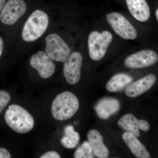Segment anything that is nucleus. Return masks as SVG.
<instances>
[{
    "label": "nucleus",
    "instance_id": "f257e3e1",
    "mask_svg": "<svg viewBox=\"0 0 158 158\" xmlns=\"http://www.w3.org/2000/svg\"><path fill=\"white\" fill-rule=\"evenodd\" d=\"M7 124L20 134L29 132L34 127V118L24 108L16 104L9 106L5 116Z\"/></svg>",
    "mask_w": 158,
    "mask_h": 158
},
{
    "label": "nucleus",
    "instance_id": "f03ea898",
    "mask_svg": "<svg viewBox=\"0 0 158 158\" xmlns=\"http://www.w3.org/2000/svg\"><path fill=\"white\" fill-rule=\"evenodd\" d=\"M79 102L77 96L70 91L58 94L52 104V115L55 119L64 121L73 117L79 110Z\"/></svg>",
    "mask_w": 158,
    "mask_h": 158
},
{
    "label": "nucleus",
    "instance_id": "7ed1b4c3",
    "mask_svg": "<svg viewBox=\"0 0 158 158\" xmlns=\"http://www.w3.org/2000/svg\"><path fill=\"white\" fill-rule=\"evenodd\" d=\"M48 25V15L41 10H35L25 23L22 32V38L26 42L35 41L44 34Z\"/></svg>",
    "mask_w": 158,
    "mask_h": 158
},
{
    "label": "nucleus",
    "instance_id": "20e7f679",
    "mask_svg": "<svg viewBox=\"0 0 158 158\" xmlns=\"http://www.w3.org/2000/svg\"><path fill=\"white\" fill-rule=\"evenodd\" d=\"M113 39V35L108 31H103L101 33L97 31L91 32L88 38L89 54L91 59L99 61L102 59Z\"/></svg>",
    "mask_w": 158,
    "mask_h": 158
},
{
    "label": "nucleus",
    "instance_id": "39448f33",
    "mask_svg": "<svg viewBox=\"0 0 158 158\" xmlns=\"http://www.w3.org/2000/svg\"><path fill=\"white\" fill-rule=\"evenodd\" d=\"M45 52L53 60L64 62L71 53L65 40L56 34H51L45 38Z\"/></svg>",
    "mask_w": 158,
    "mask_h": 158
},
{
    "label": "nucleus",
    "instance_id": "423d86ee",
    "mask_svg": "<svg viewBox=\"0 0 158 158\" xmlns=\"http://www.w3.org/2000/svg\"><path fill=\"white\" fill-rule=\"evenodd\" d=\"M106 18L113 31L122 38L134 40L138 36L135 28L123 15L113 12L106 15Z\"/></svg>",
    "mask_w": 158,
    "mask_h": 158
},
{
    "label": "nucleus",
    "instance_id": "0eeeda50",
    "mask_svg": "<svg viewBox=\"0 0 158 158\" xmlns=\"http://www.w3.org/2000/svg\"><path fill=\"white\" fill-rule=\"evenodd\" d=\"M27 5L23 0H9L0 12V21L6 25H12L27 11Z\"/></svg>",
    "mask_w": 158,
    "mask_h": 158
},
{
    "label": "nucleus",
    "instance_id": "6e6552de",
    "mask_svg": "<svg viewBox=\"0 0 158 158\" xmlns=\"http://www.w3.org/2000/svg\"><path fill=\"white\" fill-rule=\"evenodd\" d=\"M63 66V74L66 81L70 85H74L81 77L83 57L78 52L70 53L65 61Z\"/></svg>",
    "mask_w": 158,
    "mask_h": 158
},
{
    "label": "nucleus",
    "instance_id": "1a4fd4ad",
    "mask_svg": "<svg viewBox=\"0 0 158 158\" xmlns=\"http://www.w3.org/2000/svg\"><path fill=\"white\" fill-rule=\"evenodd\" d=\"M30 63L33 68L37 71L42 78L51 77L56 70L53 60L43 51H38L36 53L33 54L30 58Z\"/></svg>",
    "mask_w": 158,
    "mask_h": 158
},
{
    "label": "nucleus",
    "instance_id": "9d476101",
    "mask_svg": "<svg viewBox=\"0 0 158 158\" xmlns=\"http://www.w3.org/2000/svg\"><path fill=\"white\" fill-rule=\"evenodd\" d=\"M158 60V55L154 51L144 50L127 57L124 60V65L128 68H143L154 65Z\"/></svg>",
    "mask_w": 158,
    "mask_h": 158
},
{
    "label": "nucleus",
    "instance_id": "9b49d317",
    "mask_svg": "<svg viewBox=\"0 0 158 158\" xmlns=\"http://www.w3.org/2000/svg\"><path fill=\"white\" fill-rule=\"evenodd\" d=\"M118 125L136 138L140 136L139 130L147 131L150 129L149 123L146 120H138L132 114H127L122 116L118 122Z\"/></svg>",
    "mask_w": 158,
    "mask_h": 158
},
{
    "label": "nucleus",
    "instance_id": "f8f14e48",
    "mask_svg": "<svg viewBox=\"0 0 158 158\" xmlns=\"http://www.w3.org/2000/svg\"><path fill=\"white\" fill-rule=\"evenodd\" d=\"M156 81V77L154 75H148L128 85L125 90L126 94L131 98L140 96L149 90L155 84Z\"/></svg>",
    "mask_w": 158,
    "mask_h": 158
},
{
    "label": "nucleus",
    "instance_id": "ddd939ff",
    "mask_svg": "<svg viewBox=\"0 0 158 158\" xmlns=\"http://www.w3.org/2000/svg\"><path fill=\"white\" fill-rule=\"evenodd\" d=\"M120 107V103L118 100L108 97L99 101L94 109L100 118L106 119L118 113Z\"/></svg>",
    "mask_w": 158,
    "mask_h": 158
},
{
    "label": "nucleus",
    "instance_id": "4468645a",
    "mask_svg": "<svg viewBox=\"0 0 158 158\" xmlns=\"http://www.w3.org/2000/svg\"><path fill=\"white\" fill-rule=\"evenodd\" d=\"M128 9L133 17L141 22L150 16V10L146 0H126Z\"/></svg>",
    "mask_w": 158,
    "mask_h": 158
},
{
    "label": "nucleus",
    "instance_id": "2eb2a0df",
    "mask_svg": "<svg viewBox=\"0 0 158 158\" xmlns=\"http://www.w3.org/2000/svg\"><path fill=\"white\" fill-rule=\"evenodd\" d=\"M87 136L88 142L94 155L98 158H108L109 156V150L104 144L103 137L100 133L96 130L92 129L88 132Z\"/></svg>",
    "mask_w": 158,
    "mask_h": 158
},
{
    "label": "nucleus",
    "instance_id": "dca6fc26",
    "mask_svg": "<svg viewBox=\"0 0 158 158\" xmlns=\"http://www.w3.org/2000/svg\"><path fill=\"white\" fill-rule=\"evenodd\" d=\"M122 138L133 155L138 158H151L149 152L146 148L131 133L126 132L123 133Z\"/></svg>",
    "mask_w": 158,
    "mask_h": 158
},
{
    "label": "nucleus",
    "instance_id": "f3484780",
    "mask_svg": "<svg viewBox=\"0 0 158 158\" xmlns=\"http://www.w3.org/2000/svg\"><path fill=\"white\" fill-rule=\"evenodd\" d=\"M133 81V78L126 73L117 74L113 76L106 85V89L112 92L122 91Z\"/></svg>",
    "mask_w": 158,
    "mask_h": 158
},
{
    "label": "nucleus",
    "instance_id": "a211bd4d",
    "mask_svg": "<svg viewBox=\"0 0 158 158\" xmlns=\"http://www.w3.org/2000/svg\"><path fill=\"white\" fill-rule=\"evenodd\" d=\"M64 136L61 139L63 147L68 149H73L77 146L80 140V135L74 129L73 126L69 125L64 128Z\"/></svg>",
    "mask_w": 158,
    "mask_h": 158
},
{
    "label": "nucleus",
    "instance_id": "6ab92c4d",
    "mask_svg": "<svg viewBox=\"0 0 158 158\" xmlns=\"http://www.w3.org/2000/svg\"><path fill=\"white\" fill-rule=\"evenodd\" d=\"M75 158H94L93 151L88 141H85L74 154Z\"/></svg>",
    "mask_w": 158,
    "mask_h": 158
},
{
    "label": "nucleus",
    "instance_id": "aec40b11",
    "mask_svg": "<svg viewBox=\"0 0 158 158\" xmlns=\"http://www.w3.org/2000/svg\"><path fill=\"white\" fill-rule=\"evenodd\" d=\"M11 101L9 94L5 90H0V114Z\"/></svg>",
    "mask_w": 158,
    "mask_h": 158
},
{
    "label": "nucleus",
    "instance_id": "412c9836",
    "mask_svg": "<svg viewBox=\"0 0 158 158\" xmlns=\"http://www.w3.org/2000/svg\"><path fill=\"white\" fill-rule=\"evenodd\" d=\"M61 157L59 153L54 151H51L44 154L40 158H60Z\"/></svg>",
    "mask_w": 158,
    "mask_h": 158
},
{
    "label": "nucleus",
    "instance_id": "4be33fe9",
    "mask_svg": "<svg viewBox=\"0 0 158 158\" xmlns=\"http://www.w3.org/2000/svg\"><path fill=\"white\" fill-rule=\"evenodd\" d=\"M11 155L8 150L3 148H0V158H10Z\"/></svg>",
    "mask_w": 158,
    "mask_h": 158
},
{
    "label": "nucleus",
    "instance_id": "5701e85b",
    "mask_svg": "<svg viewBox=\"0 0 158 158\" xmlns=\"http://www.w3.org/2000/svg\"><path fill=\"white\" fill-rule=\"evenodd\" d=\"M4 42L2 37L0 36V58L2 56L4 51Z\"/></svg>",
    "mask_w": 158,
    "mask_h": 158
},
{
    "label": "nucleus",
    "instance_id": "b1692460",
    "mask_svg": "<svg viewBox=\"0 0 158 158\" xmlns=\"http://www.w3.org/2000/svg\"><path fill=\"white\" fill-rule=\"evenodd\" d=\"M6 2V0H0V12Z\"/></svg>",
    "mask_w": 158,
    "mask_h": 158
},
{
    "label": "nucleus",
    "instance_id": "393cba45",
    "mask_svg": "<svg viewBox=\"0 0 158 158\" xmlns=\"http://www.w3.org/2000/svg\"><path fill=\"white\" fill-rule=\"evenodd\" d=\"M156 16L157 20L158 21V9H157L156 11Z\"/></svg>",
    "mask_w": 158,
    "mask_h": 158
}]
</instances>
